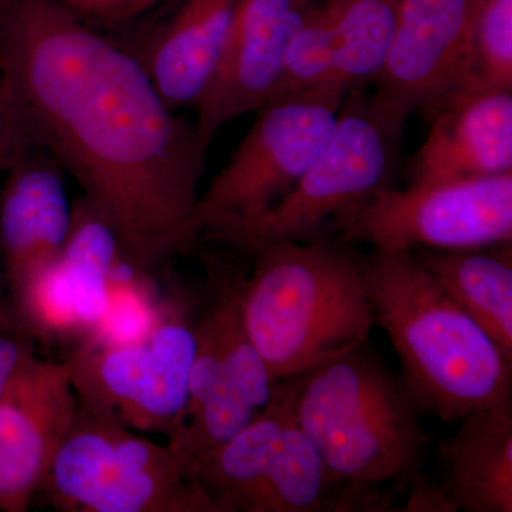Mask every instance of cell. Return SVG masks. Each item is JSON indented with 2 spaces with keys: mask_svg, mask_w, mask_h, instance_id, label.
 Masks as SVG:
<instances>
[{
  "mask_svg": "<svg viewBox=\"0 0 512 512\" xmlns=\"http://www.w3.org/2000/svg\"><path fill=\"white\" fill-rule=\"evenodd\" d=\"M0 73L30 148L72 175L127 261L164 278L195 252L211 146L130 49L59 0H0Z\"/></svg>",
  "mask_w": 512,
  "mask_h": 512,
  "instance_id": "6da1fadb",
  "label": "cell"
},
{
  "mask_svg": "<svg viewBox=\"0 0 512 512\" xmlns=\"http://www.w3.org/2000/svg\"><path fill=\"white\" fill-rule=\"evenodd\" d=\"M363 281L375 323L424 413L460 421L477 410L512 407V362L412 252L363 254Z\"/></svg>",
  "mask_w": 512,
  "mask_h": 512,
  "instance_id": "7a4b0ae2",
  "label": "cell"
},
{
  "mask_svg": "<svg viewBox=\"0 0 512 512\" xmlns=\"http://www.w3.org/2000/svg\"><path fill=\"white\" fill-rule=\"evenodd\" d=\"M242 288L249 336L275 380L305 375L369 342L376 325L363 254L338 235L255 249Z\"/></svg>",
  "mask_w": 512,
  "mask_h": 512,
  "instance_id": "3957f363",
  "label": "cell"
},
{
  "mask_svg": "<svg viewBox=\"0 0 512 512\" xmlns=\"http://www.w3.org/2000/svg\"><path fill=\"white\" fill-rule=\"evenodd\" d=\"M423 414L369 342L296 376L299 427L330 470L352 483H393L403 493L431 448Z\"/></svg>",
  "mask_w": 512,
  "mask_h": 512,
  "instance_id": "277c9868",
  "label": "cell"
},
{
  "mask_svg": "<svg viewBox=\"0 0 512 512\" xmlns=\"http://www.w3.org/2000/svg\"><path fill=\"white\" fill-rule=\"evenodd\" d=\"M296 376L278 380L254 420L187 480L217 512H390L394 490L336 476L295 416Z\"/></svg>",
  "mask_w": 512,
  "mask_h": 512,
  "instance_id": "5b68a950",
  "label": "cell"
},
{
  "mask_svg": "<svg viewBox=\"0 0 512 512\" xmlns=\"http://www.w3.org/2000/svg\"><path fill=\"white\" fill-rule=\"evenodd\" d=\"M404 126L406 120L380 106L367 87L349 90L328 143L284 200L255 220L215 229L201 239L249 255L272 242L333 237L343 215L392 185Z\"/></svg>",
  "mask_w": 512,
  "mask_h": 512,
  "instance_id": "8992f818",
  "label": "cell"
},
{
  "mask_svg": "<svg viewBox=\"0 0 512 512\" xmlns=\"http://www.w3.org/2000/svg\"><path fill=\"white\" fill-rule=\"evenodd\" d=\"M205 288L195 319V355L183 426L168 448L187 477L198 461L247 427L276 383L256 350L242 311L247 269L204 252Z\"/></svg>",
  "mask_w": 512,
  "mask_h": 512,
  "instance_id": "52a82bcc",
  "label": "cell"
},
{
  "mask_svg": "<svg viewBox=\"0 0 512 512\" xmlns=\"http://www.w3.org/2000/svg\"><path fill=\"white\" fill-rule=\"evenodd\" d=\"M200 296L171 284L163 318L140 342L84 339L67 362L83 409L128 429L173 439L183 426Z\"/></svg>",
  "mask_w": 512,
  "mask_h": 512,
  "instance_id": "ba28073f",
  "label": "cell"
},
{
  "mask_svg": "<svg viewBox=\"0 0 512 512\" xmlns=\"http://www.w3.org/2000/svg\"><path fill=\"white\" fill-rule=\"evenodd\" d=\"M39 493L62 512H217L168 446L80 404Z\"/></svg>",
  "mask_w": 512,
  "mask_h": 512,
  "instance_id": "9c48e42d",
  "label": "cell"
},
{
  "mask_svg": "<svg viewBox=\"0 0 512 512\" xmlns=\"http://www.w3.org/2000/svg\"><path fill=\"white\" fill-rule=\"evenodd\" d=\"M346 92L313 89L271 97L195 207L200 241L215 229L261 217L284 200L328 143Z\"/></svg>",
  "mask_w": 512,
  "mask_h": 512,
  "instance_id": "30bf717a",
  "label": "cell"
},
{
  "mask_svg": "<svg viewBox=\"0 0 512 512\" xmlns=\"http://www.w3.org/2000/svg\"><path fill=\"white\" fill-rule=\"evenodd\" d=\"M333 235L373 249H467L512 242V171L447 183L392 185L336 222Z\"/></svg>",
  "mask_w": 512,
  "mask_h": 512,
  "instance_id": "8fae6325",
  "label": "cell"
},
{
  "mask_svg": "<svg viewBox=\"0 0 512 512\" xmlns=\"http://www.w3.org/2000/svg\"><path fill=\"white\" fill-rule=\"evenodd\" d=\"M483 0H402L382 72L380 106L403 120L429 119L456 92Z\"/></svg>",
  "mask_w": 512,
  "mask_h": 512,
  "instance_id": "7c38bea8",
  "label": "cell"
},
{
  "mask_svg": "<svg viewBox=\"0 0 512 512\" xmlns=\"http://www.w3.org/2000/svg\"><path fill=\"white\" fill-rule=\"evenodd\" d=\"M319 0H247L218 62L194 104L198 134L208 146L229 121L261 109L284 74L293 37Z\"/></svg>",
  "mask_w": 512,
  "mask_h": 512,
  "instance_id": "4fadbf2b",
  "label": "cell"
},
{
  "mask_svg": "<svg viewBox=\"0 0 512 512\" xmlns=\"http://www.w3.org/2000/svg\"><path fill=\"white\" fill-rule=\"evenodd\" d=\"M79 400L67 360L30 356L0 404V511L26 512L72 429Z\"/></svg>",
  "mask_w": 512,
  "mask_h": 512,
  "instance_id": "5bb4252c",
  "label": "cell"
},
{
  "mask_svg": "<svg viewBox=\"0 0 512 512\" xmlns=\"http://www.w3.org/2000/svg\"><path fill=\"white\" fill-rule=\"evenodd\" d=\"M402 0H325L293 37L276 94L373 86ZM272 96V97H274Z\"/></svg>",
  "mask_w": 512,
  "mask_h": 512,
  "instance_id": "9a60e30c",
  "label": "cell"
},
{
  "mask_svg": "<svg viewBox=\"0 0 512 512\" xmlns=\"http://www.w3.org/2000/svg\"><path fill=\"white\" fill-rule=\"evenodd\" d=\"M430 130L410 157V184L447 183L512 171V92L451 93L429 117Z\"/></svg>",
  "mask_w": 512,
  "mask_h": 512,
  "instance_id": "2e32d148",
  "label": "cell"
},
{
  "mask_svg": "<svg viewBox=\"0 0 512 512\" xmlns=\"http://www.w3.org/2000/svg\"><path fill=\"white\" fill-rule=\"evenodd\" d=\"M9 173L0 192V258L13 295L59 261L73 205L62 167L43 151H30Z\"/></svg>",
  "mask_w": 512,
  "mask_h": 512,
  "instance_id": "e0dca14e",
  "label": "cell"
},
{
  "mask_svg": "<svg viewBox=\"0 0 512 512\" xmlns=\"http://www.w3.org/2000/svg\"><path fill=\"white\" fill-rule=\"evenodd\" d=\"M247 0H178L138 50L170 109L194 106Z\"/></svg>",
  "mask_w": 512,
  "mask_h": 512,
  "instance_id": "ac0fdd59",
  "label": "cell"
},
{
  "mask_svg": "<svg viewBox=\"0 0 512 512\" xmlns=\"http://www.w3.org/2000/svg\"><path fill=\"white\" fill-rule=\"evenodd\" d=\"M436 456L441 484L458 511H512V407L463 417Z\"/></svg>",
  "mask_w": 512,
  "mask_h": 512,
  "instance_id": "d6986e66",
  "label": "cell"
},
{
  "mask_svg": "<svg viewBox=\"0 0 512 512\" xmlns=\"http://www.w3.org/2000/svg\"><path fill=\"white\" fill-rule=\"evenodd\" d=\"M410 252L512 362V242Z\"/></svg>",
  "mask_w": 512,
  "mask_h": 512,
  "instance_id": "ffe728a7",
  "label": "cell"
},
{
  "mask_svg": "<svg viewBox=\"0 0 512 512\" xmlns=\"http://www.w3.org/2000/svg\"><path fill=\"white\" fill-rule=\"evenodd\" d=\"M120 254L119 239L106 217L86 197L74 202L59 261L76 295L86 338L106 312L107 278Z\"/></svg>",
  "mask_w": 512,
  "mask_h": 512,
  "instance_id": "44dd1931",
  "label": "cell"
},
{
  "mask_svg": "<svg viewBox=\"0 0 512 512\" xmlns=\"http://www.w3.org/2000/svg\"><path fill=\"white\" fill-rule=\"evenodd\" d=\"M10 296V313L36 345L80 343L86 338L76 295L60 261L33 276Z\"/></svg>",
  "mask_w": 512,
  "mask_h": 512,
  "instance_id": "7402d4cb",
  "label": "cell"
},
{
  "mask_svg": "<svg viewBox=\"0 0 512 512\" xmlns=\"http://www.w3.org/2000/svg\"><path fill=\"white\" fill-rule=\"evenodd\" d=\"M458 90L512 92V0L481 3Z\"/></svg>",
  "mask_w": 512,
  "mask_h": 512,
  "instance_id": "603a6c76",
  "label": "cell"
},
{
  "mask_svg": "<svg viewBox=\"0 0 512 512\" xmlns=\"http://www.w3.org/2000/svg\"><path fill=\"white\" fill-rule=\"evenodd\" d=\"M35 353V340L3 306L0 311V404L13 377Z\"/></svg>",
  "mask_w": 512,
  "mask_h": 512,
  "instance_id": "cb8c5ba5",
  "label": "cell"
},
{
  "mask_svg": "<svg viewBox=\"0 0 512 512\" xmlns=\"http://www.w3.org/2000/svg\"><path fill=\"white\" fill-rule=\"evenodd\" d=\"M89 22H124L150 9L158 0H59Z\"/></svg>",
  "mask_w": 512,
  "mask_h": 512,
  "instance_id": "d4e9b609",
  "label": "cell"
},
{
  "mask_svg": "<svg viewBox=\"0 0 512 512\" xmlns=\"http://www.w3.org/2000/svg\"><path fill=\"white\" fill-rule=\"evenodd\" d=\"M32 150L16 119L15 111L10 106L0 73V170L15 167Z\"/></svg>",
  "mask_w": 512,
  "mask_h": 512,
  "instance_id": "484cf974",
  "label": "cell"
},
{
  "mask_svg": "<svg viewBox=\"0 0 512 512\" xmlns=\"http://www.w3.org/2000/svg\"><path fill=\"white\" fill-rule=\"evenodd\" d=\"M406 503L400 511L406 512H458L448 498L441 481L433 480L424 471L414 474L404 487Z\"/></svg>",
  "mask_w": 512,
  "mask_h": 512,
  "instance_id": "4316f807",
  "label": "cell"
},
{
  "mask_svg": "<svg viewBox=\"0 0 512 512\" xmlns=\"http://www.w3.org/2000/svg\"><path fill=\"white\" fill-rule=\"evenodd\" d=\"M0 261H2V258H0ZM3 309V305H2V301H0V311H2Z\"/></svg>",
  "mask_w": 512,
  "mask_h": 512,
  "instance_id": "83f0119b",
  "label": "cell"
}]
</instances>
